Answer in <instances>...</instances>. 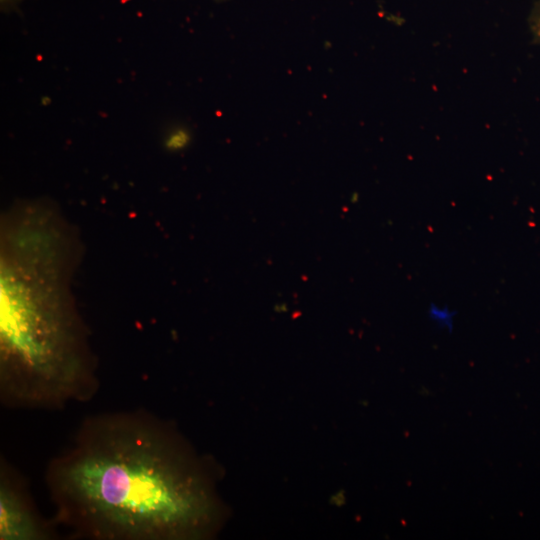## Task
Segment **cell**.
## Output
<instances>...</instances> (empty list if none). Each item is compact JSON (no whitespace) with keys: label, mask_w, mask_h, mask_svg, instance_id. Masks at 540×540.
I'll return each mask as SVG.
<instances>
[{"label":"cell","mask_w":540,"mask_h":540,"mask_svg":"<svg viewBox=\"0 0 540 540\" xmlns=\"http://www.w3.org/2000/svg\"><path fill=\"white\" fill-rule=\"evenodd\" d=\"M46 480L56 522L85 538H198L217 517L201 466L174 431L140 411L85 420Z\"/></svg>","instance_id":"cell-1"},{"label":"cell","mask_w":540,"mask_h":540,"mask_svg":"<svg viewBox=\"0 0 540 540\" xmlns=\"http://www.w3.org/2000/svg\"><path fill=\"white\" fill-rule=\"evenodd\" d=\"M78 258L44 241L1 252L0 394L9 406L61 408L97 390L93 354L70 291Z\"/></svg>","instance_id":"cell-2"},{"label":"cell","mask_w":540,"mask_h":540,"mask_svg":"<svg viewBox=\"0 0 540 540\" xmlns=\"http://www.w3.org/2000/svg\"><path fill=\"white\" fill-rule=\"evenodd\" d=\"M50 535V528L35 512L20 480L6 464H1L0 539L43 540Z\"/></svg>","instance_id":"cell-3"},{"label":"cell","mask_w":540,"mask_h":540,"mask_svg":"<svg viewBox=\"0 0 540 540\" xmlns=\"http://www.w3.org/2000/svg\"><path fill=\"white\" fill-rule=\"evenodd\" d=\"M456 311L450 309L446 305H437L430 303L427 309L428 319L438 328L452 331L454 327V317Z\"/></svg>","instance_id":"cell-4"},{"label":"cell","mask_w":540,"mask_h":540,"mask_svg":"<svg viewBox=\"0 0 540 540\" xmlns=\"http://www.w3.org/2000/svg\"><path fill=\"white\" fill-rule=\"evenodd\" d=\"M191 141L190 132L184 127L170 129L164 137V147L170 151H180Z\"/></svg>","instance_id":"cell-5"},{"label":"cell","mask_w":540,"mask_h":540,"mask_svg":"<svg viewBox=\"0 0 540 540\" xmlns=\"http://www.w3.org/2000/svg\"><path fill=\"white\" fill-rule=\"evenodd\" d=\"M528 27L534 42L540 44V0H535L530 10Z\"/></svg>","instance_id":"cell-6"},{"label":"cell","mask_w":540,"mask_h":540,"mask_svg":"<svg viewBox=\"0 0 540 540\" xmlns=\"http://www.w3.org/2000/svg\"><path fill=\"white\" fill-rule=\"evenodd\" d=\"M0 2H1L2 8L7 10V9H13L17 5L19 0H0Z\"/></svg>","instance_id":"cell-7"}]
</instances>
